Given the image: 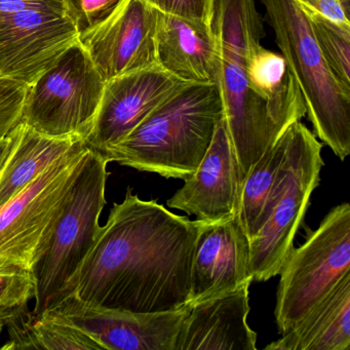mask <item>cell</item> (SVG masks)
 Here are the masks:
<instances>
[{"mask_svg":"<svg viewBox=\"0 0 350 350\" xmlns=\"http://www.w3.org/2000/svg\"><path fill=\"white\" fill-rule=\"evenodd\" d=\"M250 286L187 305L176 350L257 349V333L247 321Z\"/></svg>","mask_w":350,"mask_h":350,"instance_id":"cell-16","label":"cell"},{"mask_svg":"<svg viewBox=\"0 0 350 350\" xmlns=\"http://www.w3.org/2000/svg\"><path fill=\"white\" fill-rule=\"evenodd\" d=\"M218 53V83L223 116L241 180L282 136L269 108L250 88V57L265 36L256 0H212L210 22Z\"/></svg>","mask_w":350,"mask_h":350,"instance_id":"cell-3","label":"cell"},{"mask_svg":"<svg viewBox=\"0 0 350 350\" xmlns=\"http://www.w3.org/2000/svg\"><path fill=\"white\" fill-rule=\"evenodd\" d=\"M63 10L62 0H0V20L28 10Z\"/></svg>","mask_w":350,"mask_h":350,"instance_id":"cell-29","label":"cell"},{"mask_svg":"<svg viewBox=\"0 0 350 350\" xmlns=\"http://www.w3.org/2000/svg\"><path fill=\"white\" fill-rule=\"evenodd\" d=\"M81 143L85 142L40 134L21 122L17 144L0 173V206Z\"/></svg>","mask_w":350,"mask_h":350,"instance_id":"cell-21","label":"cell"},{"mask_svg":"<svg viewBox=\"0 0 350 350\" xmlns=\"http://www.w3.org/2000/svg\"><path fill=\"white\" fill-rule=\"evenodd\" d=\"M124 0H62L63 7L79 36L105 22Z\"/></svg>","mask_w":350,"mask_h":350,"instance_id":"cell-25","label":"cell"},{"mask_svg":"<svg viewBox=\"0 0 350 350\" xmlns=\"http://www.w3.org/2000/svg\"><path fill=\"white\" fill-rule=\"evenodd\" d=\"M159 12L145 0H124L101 25L79 36L103 81L157 66Z\"/></svg>","mask_w":350,"mask_h":350,"instance_id":"cell-11","label":"cell"},{"mask_svg":"<svg viewBox=\"0 0 350 350\" xmlns=\"http://www.w3.org/2000/svg\"><path fill=\"white\" fill-rule=\"evenodd\" d=\"M304 13L329 70L350 91L349 24L336 23L317 14Z\"/></svg>","mask_w":350,"mask_h":350,"instance_id":"cell-23","label":"cell"},{"mask_svg":"<svg viewBox=\"0 0 350 350\" xmlns=\"http://www.w3.org/2000/svg\"><path fill=\"white\" fill-rule=\"evenodd\" d=\"M20 124L11 134L8 135L3 140H0V173L3 171L10 155L12 154L16 144H17L18 138H19Z\"/></svg>","mask_w":350,"mask_h":350,"instance_id":"cell-30","label":"cell"},{"mask_svg":"<svg viewBox=\"0 0 350 350\" xmlns=\"http://www.w3.org/2000/svg\"><path fill=\"white\" fill-rule=\"evenodd\" d=\"M108 161L91 148L66 206L57 223L46 255L36 270L34 314L44 312L58 296L93 247L106 204Z\"/></svg>","mask_w":350,"mask_h":350,"instance_id":"cell-8","label":"cell"},{"mask_svg":"<svg viewBox=\"0 0 350 350\" xmlns=\"http://www.w3.org/2000/svg\"><path fill=\"white\" fill-rule=\"evenodd\" d=\"M266 19L300 88L313 134L341 159L350 153V91L334 77L296 0H261Z\"/></svg>","mask_w":350,"mask_h":350,"instance_id":"cell-4","label":"cell"},{"mask_svg":"<svg viewBox=\"0 0 350 350\" xmlns=\"http://www.w3.org/2000/svg\"><path fill=\"white\" fill-rule=\"evenodd\" d=\"M247 73L250 88L269 108L280 134L306 116L300 88L282 54L259 46L250 57Z\"/></svg>","mask_w":350,"mask_h":350,"instance_id":"cell-19","label":"cell"},{"mask_svg":"<svg viewBox=\"0 0 350 350\" xmlns=\"http://www.w3.org/2000/svg\"><path fill=\"white\" fill-rule=\"evenodd\" d=\"M90 151L81 143L0 206V260L36 272Z\"/></svg>","mask_w":350,"mask_h":350,"instance_id":"cell-5","label":"cell"},{"mask_svg":"<svg viewBox=\"0 0 350 350\" xmlns=\"http://www.w3.org/2000/svg\"><path fill=\"white\" fill-rule=\"evenodd\" d=\"M185 83L159 66L106 81L95 124L85 144L101 152L120 142Z\"/></svg>","mask_w":350,"mask_h":350,"instance_id":"cell-13","label":"cell"},{"mask_svg":"<svg viewBox=\"0 0 350 350\" xmlns=\"http://www.w3.org/2000/svg\"><path fill=\"white\" fill-rule=\"evenodd\" d=\"M254 282L251 243L239 214L202 221L191 267L188 305Z\"/></svg>","mask_w":350,"mask_h":350,"instance_id":"cell-15","label":"cell"},{"mask_svg":"<svg viewBox=\"0 0 350 350\" xmlns=\"http://www.w3.org/2000/svg\"><path fill=\"white\" fill-rule=\"evenodd\" d=\"M350 348V273L267 350H348Z\"/></svg>","mask_w":350,"mask_h":350,"instance_id":"cell-18","label":"cell"},{"mask_svg":"<svg viewBox=\"0 0 350 350\" xmlns=\"http://www.w3.org/2000/svg\"><path fill=\"white\" fill-rule=\"evenodd\" d=\"M303 11L336 23L349 24L350 0H296Z\"/></svg>","mask_w":350,"mask_h":350,"instance_id":"cell-28","label":"cell"},{"mask_svg":"<svg viewBox=\"0 0 350 350\" xmlns=\"http://www.w3.org/2000/svg\"><path fill=\"white\" fill-rule=\"evenodd\" d=\"M159 13L183 19L210 22L212 0H145Z\"/></svg>","mask_w":350,"mask_h":350,"instance_id":"cell-27","label":"cell"},{"mask_svg":"<svg viewBox=\"0 0 350 350\" xmlns=\"http://www.w3.org/2000/svg\"><path fill=\"white\" fill-rule=\"evenodd\" d=\"M202 224L157 200H142L129 187L53 303L71 298L85 306L136 313L187 306Z\"/></svg>","mask_w":350,"mask_h":350,"instance_id":"cell-1","label":"cell"},{"mask_svg":"<svg viewBox=\"0 0 350 350\" xmlns=\"http://www.w3.org/2000/svg\"><path fill=\"white\" fill-rule=\"evenodd\" d=\"M77 42L63 10H28L0 20V75L31 85Z\"/></svg>","mask_w":350,"mask_h":350,"instance_id":"cell-10","label":"cell"},{"mask_svg":"<svg viewBox=\"0 0 350 350\" xmlns=\"http://www.w3.org/2000/svg\"><path fill=\"white\" fill-rule=\"evenodd\" d=\"M36 295V272L0 260V321L5 327L27 312Z\"/></svg>","mask_w":350,"mask_h":350,"instance_id":"cell-24","label":"cell"},{"mask_svg":"<svg viewBox=\"0 0 350 350\" xmlns=\"http://www.w3.org/2000/svg\"><path fill=\"white\" fill-rule=\"evenodd\" d=\"M241 190L239 163L222 116L202 163L167 200V206L198 220L216 222L239 214Z\"/></svg>","mask_w":350,"mask_h":350,"instance_id":"cell-14","label":"cell"},{"mask_svg":"<svg viewBox=\"0 0 350 350\" xmlns=\"http://www.w3.org/2000/svg\"><path fill=\"white\" fill-rule=\"evenodd\" d=\"M105 81L79 42L28 85L22 122L40 134L85 142L95 124Z\"/></svg>","mask_w":350,"mask_h":350,"instance_id":"cell-7","label":"cell"},{"mask_svg":"<svg viewBox=\"0 0 350 350\" xmlns=\"http://www.w3.org/2000/svg\"><path fill=\"white\" fill-rule=\"evenodd\" d=\"M290 131L271 145L252 167L241 190L239 216L250 239L265 224L286 172Z\"/></svg>","mask_w":350,"mask_h":350,"instance_id":"cell-20","label":"cell"},{"mask_svg":"<svg viewBox=\"0 0 350 350\" xmlns=\"http://www.w3.org/2000/svg\"><path fill=\"white\" fill-rule=\"evenodd\" d=\"M286 172L272 212L257 234L250 239L254 282H266L278 275L294 245L295 235L302 224L311 194L321 181L325 163L323 145L301 122L288 126Z\"/></svg>","mask_w":350,"mask_h":350,"instance_id":"cell-9","label":"cell"},{"mask_svg":"<svg viewBox=\"0 0 350 350\" xmlns=\"http://www.w3.org/2000/svg\"><path fill=\"white\" fill-rule=\"evenodd\" d=\"M157 66L187 83H217L218 53L210 25L159 13Z\"/></svg>","mask_w":350,"mask_h":350,"instance_id":"cell-17","label":"cell"},{"mask_svg":"<svg viewBox=\"0 0 350 350\" xmlns=\"http://www.w3.org/2000/svg\"><path fill=\"white\" fill-rule=\"evenodd\" d=\"M188 306L157 313H136L85 306L61 299L44 311L70 321L91 336L102 349L176 350Z\"/></svg>","mask_w":350,"mask_h":350,"instance_id":"cell-12","label":"cell"},{"mask_svg":"<svg viewBox=\"0 0 350 350\" xmlns=\"http://www.w3.org/2000/svg\"><path fill=\"white\" fill-rule=\"evenodd\" d=\"M7 327L11 339L3 349H102L85 331L49 311L40 314L27 311Z\"/></svg>","mask_w":350,"mask_h":350,"instance_id":"cell-22","label":"cell"},{"mask_svg":"<svg viewBox=\"0 0 350 350\" xmlns=\"http://www.w3.org/2000/svg\"><path fill=\"white\" fill-rule=\"evenodd\" d=\"M350 273V206L332 208L306 241L288 252L276 292L274 317L280 334L292 329Z\"/></svg>","mask_w":350,"mask_h":350,"instance_id":"cell-6","label":"cell"},{"mask_svg":"<svg viewBox=\"0 0 350 350\" xmlns=\"http://www.w3.org/2000/svg\"><path fill=\"white\" fill-rule=\"evenodd\" d=\"M222 116L218 83H185L128 136L100 153L108 163L185 180L202 163Z\"/></svg>","mask_w":350,"mask_h":350,"instance_id":"cell-2","label":"cell"},{"mask_svg":"<svg viewBox=\"0 0 350 350\" xmlns=\"http://www.w3.org/2000/svg\"><path fill=\"white\" fill-rule=\"evenodd\" d=\"M28 85L0 75V140L22 122Z\"/></svg>","mask_w":350,"mask_h":350,"instance_id":"cell-26","label":"cell"},{"mask_svg":"<svg viewBox=\"0 0 350 350\" xmlns=\"http://www.w3.org/2000/svg\"><path fill=\"white\" fill-rule=\"evenodd\" d=\"M5 327V323H1V321H0V335H1V333H3V327Z\"/></svg>","mask_w":350,"mask_h":350,"instance_id":"cell-31","label":"cell"}]
</instances>
